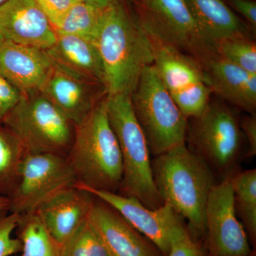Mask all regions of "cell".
<instances>
[{
    "mask_svg": "<svg viewBox=\"0 0 256 256\" xmlns=\"http://www.w3.org/2000/svg\"><path fill=\"white\" fill-rule=\"evenodd\" d=\"M106 95L134 92L146 67L154 62L152 43L138 22L116 0L108 6L95 40Z\"/></svg>",
    "mask_w": 256,
    "mask_h": 256,
    "instance_id": "cell-1",
    "label": "cell"
},
{
    "mask_svg": "<svg viewBox=\"0 0 256 256\" xmlns=\"http://www.w3.org/2000/svg\"><path fill=\"white\" fill-rule=\"evenodd\" d=\"M152 170L163 204H170L188 220V232L195 240L204 237L206 202L217 183L210 168L184 143L154 156Z\"/></svg>",
    "mask_w": 256,
    "mask_h": 256,
    "instance_id": "cell-2",
    "label": "cell"
},
{
    "mask_svg": "<svg viewBox=\"0 0 256 256\" xmlns=\"http://www.w3.org/2000/svg\"><path fill=\"white\" fill-rule=\"evenodd\" d=\"M66 158L79 184L118 193L124 165L117 138L108 118L106 97L76 124Z\"/></svg>",
    "mask_w": 256,
    "mask_h": 256,
    "instance_id": "cell-3",
    "label": "cell"
},
{
    "mask_svg": "<svg viewBox=\"0 0 256 256\" xmlns=\"http://www.w3.org/2000/svg\"><path fill=\"white\" fill-rule=\"evenodd\" d=\"M106 108L124 165L118 193L137 198L150 210L159 208L163 202L154 185L149 146L133 112L130 95H106Z\"/></svg>",
    "mask_w": 256,
    "mask_h": 256,
    "instance_id": "cell-4",
    "label": "cell"
},
{
    "mask_svg": "<svg viewBox=\"0 0 256 256\" xmlns=\"http://www.w3.org/2000/svg\"><path fill=\"white\" fill-rule=\"evenodd\" d=\"M2 126L30 154L67 156L75 132V124L40 92L21 94Z\"/></svg>",
    "mask_w": 256,
    "mask_h": 256,
    "instance_id": "cell-5",
    "label": "cell"
},
{
    "mask_svg": "<svg viewBox=\"0 0 256 256\" xmlns=\"http://www.w3.org/2000/svg\"><path fill=\"white\" fill-rule=\"evenodd\" d=\"M244 140L240 121L224 102L210 100L200 116L188 119L186 146L220 181L235 172Z\"/></svg>",
    "mask_w": 256,
    "mask_h": 256,
    "instance_id": "cell-6",
    "label": "cell"
},
{
    "mask_svg": "<svg viewBox=\"0 0 256 256\" xmlns=\"http://www.w3.org/2000/svg\"><path fill=\"white\" fill-rule=\"evenodd\" d=\"M130 98L151 156L154 158L186 143L188 119L163 85L153 64L143 70Z\"/></svg>",
    "mask_w": 256,
    "mask_h": 256,
    "instance_id": "cell-7",
    "label": "cell"
},
{
    "mask_svg": "<svg viewBox=\"0 0 256 256\" xmlns=\"http://www.w3.org/2000/svg\"><path fill=\"white\" fill-rule=\"evenodd\" d=\"M138 22L150 37L200 63L216 54L215 46L202 33L185 0H134Z\"/></svg>",
    "mask_w": 256,
    "mask_h": 256,
    "instance_id": "cell-8",
    "label": "cell"
},
{
    "mask_svg": "<svg viewBox=\"0 0 256 256\" xmlns=\"http://www.w3.org/2000/svg\"><path fill=\"white\" fill-rule=\"evenodd\" d=\"M150 38L153 66L163 85L186 118L200 116L212 94L201 65L193 57Z\"/></svg>",
    "mask_w": 256,
    "mask_h": 256,
    "instance_id": "cell-9",
    "label": "cell"
},
{
    "mask_svg": "<svg viewBox=\"0 0 256 256\" xmlns=\"http://www.w3.org/2000/svg\"><path fill=\"white\" fill-rule=\"evenodd\" d=\"M78 182L66 156L50 153H26L20 180L10 196V212H34L57 193Z\"/></svg>",
    "mask_w": 256,
    "mask_h": 256,
    "instance_id": "cell-10",
    "label": "cell"
},
{
    "mask_svg": "<svg viewBox=\"0 0 256 256\" xmlns=\"http://www.w3.org/2000/svg\"><path fill=\"white\" fill-rule=\"evenodd\" d=\"M206 246L210 256H249L252 254L244 226L237 218L230 178L216 184L204 213Z\"/></svg>",
    "mask_w": 256,
    "mask_h": 256,
    "instance_id": "cell-11",
    "label": "cell"
},
{
    "mask_svg": "<svg viewBox=\"0 0 256 256\" xmlns=\"http://www.w3.org/2000/svg\"><path fill=\"white\" fill-rule=\"evenodd\" d=\"M76 185L112 207L131 226L150 240L163 256L169 254L175 232L188 225L184 218L168 204L150 210L134 197L94 190L78 183Z\"/></svg>",
    "mask_w": 256,
    "mask_h": 256,
    "instance_id": "cell-12",
    "label": "cell"
},
{
    "mask_svg": "<svg viewBox=\"0 0 256 256\" xmlns=\"http://www.w3.org/2000/svg\"><path fill=\"white\" fill-rule=\"evenodd\" d=\"M0 33L5 40L47 50L56 33L35 0H8L0 6Z\"/></svg>",
    "mask_w": 256,
    "mask_h": 256,
    "instance_id": "cell-13",
    "label": "cell"
},
{
    "mask_svg": "<svg viewBox=\"0 0 256 256\" xmlns=\"http://www.w3.org/2000/svg\"><path fill=\"white\" fill-rule=\"evenodd\" d=\"M52 68L46 50L8 40L0 44V76L21 94L40 92Z\"/></svg>",
    "mask_w": 256,
    "mask_h": 256,
    "instance_id": "cell-14",
    "label": "cell"
},
{
    "mask_svg": "<svg viewBox=\"0 0 256 256\" xmlns=\"http://www.w3.org/2000/svg\"><path fill=\"white\" fill-rule=\"evenodd\" d=\"M96 197L76 184L42 204L36 212L60 246L88 217Z\"/></svg>",
    "mask_w": 256,
    "mask_h": 256,
    "instance_id": "cell-15",
    "label": "cell"
},
{
    "mask_svg": "<svg viewBox=\"0 0 256 256\" xmlns=\"http://www.w3.org/2000/svg\"><path fill=\"white\" fill-rule=\"evenodd\" d=\"M88 220L110 256H158L156 247L152 246L150 240L131 226L112 207L96 197Z\"/></svg>",
    "mask_w": 256,
    "mask_h": 256,
    "instance_id": "cell-16",
    "label": "cell"
},
{
    "mask_svg": "<svg viewBox=\"0 0 256 256\" xmlns=\"http://www.w3.org/2000/svg\"><path fill=\"white\" fill-rule=\"evenodd\" d=\"M212 94L252 114L256 108V76L252 75L216 54L200 62Z\"/></svg>",
    "mask_w": 256,
    "mask_h": 256,
    "instance_id": "cell-17",
    "label": "cell"
},
{
    "mask_svg": "<svg viewBox=\"0 0 256 256\" xmlns=\"http://www.w3.org/2000/svg\"><path fill=\"white\" fill-rule=\"evenodd\" d=\"M94 86H98L76 78L52 64L40 92L76 126L100 100L96 96Z\"/></svg>",
    "mask_w": 256,
    "mask_h": 256,
    "instance_id": "cell-18",
    "label": "cell"
},
{
    "mask_svg": "<svg viewBox=\"0 0 256 256\" xmlns=\"http://www.w3.org/2000/svg\"><path fill=\"white\" fill-rule=\"evenodd\" d=\"M56 36L55 44L46 50L52 64L104 88V68L95 42L74 35L56 34Z\"/></svg>",
    "mask_w": 256,
    "mask_h": 256,
    "instance_id": "cell-19",
    "label": "cell"
},
{
    "mask_svg": "<svg viewBox=\"0 0 256 256\" xmlns=\"http://www.w3.org/2000/svg\"><path fill=\"white\" fill-rule=\"evenodd\" d=\"M197 25L215 46L229 38H250L246 26L222 0H185Z\"/></svg>",
    "mask_w": 256,
    "mask_h": 256,
    "instance_id": "cell-20",
    "label": "cell"
},
{
    "mask_svg": "<svg viewBox=\"0 0 256 256\" xmlns=\"http://www.w3.org/2000/svg\"><path fill=\"white\" fill-rule=\"evenodd\" d=\"M15 232L22 246L18 256H62V246L36 212L20 214Z\"/></svg>",
    "mask_w": 256,
    "mask_h": 256,
    "instance_id": "cell-21",
    "label": "cell"
},
{
    "mask_svg": "<svg viewBox=\"0 0 256 256\" xmlns=\"http://www.w3.org/2000/svg\"><path fill=\"white\" fill-rule=\"evenodd\" d=\"M108 6L77 1L56 26V33L95 42Z\"/></svg>",
    "mask_w": 256,
    "mask_h": 256,
    "instance_id": "cell-22",
    "label": "cell"
},
{
    "mask_svg": "<svg viewBox=\"0 0 256 256\" xmlns=\"http://www.w3.org/2000/svg\"><path fill=\"white\" fill-rule=\"evenodd\" d=\"M236 214L252 242L256 238V170L236 171L229 176Z\"/></svg>",
    "mask_w": 256,
    "mask_h": 256,
    "instance_id": "cell-23",
    "label": "cell"
},
{
    "mask_svg": "<svg viewBox=\"0 0 256 256\" xmlns=\"http://www.w3.org/2000/svg\"><path fill=\"white\" fill-rule=\"evenodd\" d=\"M25 154L18 140L2 126H0V196L10 198L14 192Z\"/></svg>",
    "mask_w": 256,
    "mask_h": 256,
    "instance_id": "cell-24",
    "label": "cell"
},
{
    "mask_svg": "<svg viewBox=\"0 0 256 256\" xmlns=\"http://www.w3.org/2000/svg\"><path fill=\"white\" fill-rule=\"evenodd\" d=\"M62 256H110L88 217L62 246Z\"/></svg>",
    "mask_w": 256,
    "mask_h": 256,
    "instance_id": "cell-25",
    "label": "cell"
},
{
    "mask_svg": "<svg viewBox=\"0 0 256 256\" xmlns=\"http://www.w3.org/2000/svg\"><path fill=\"white\" fill-rule=\"evenodd\" d=\"M216 54L252 75L256 76V44L250 38L223 40L216 44Z\"/></svg>",
    "mask_w": 256,
    "mask_h": 256,
    "instance_id": "cell-26",
    "label": "cell"
},
{
    "mask_svg": "<svg viewBox=\"0 0 256 256\" xmlns=\"http://www.w3.org/2000/svg\"><path fill=\"white\" fill-rule=\"evenodd\" d=\"M20 214L12 212L0 214V256H12L21 252L22 242L12 236Z\"/></svg>",
    "mask_w": 256,
    "mask_h": 256,
    "instance_id": "cell-27",
    "label": "cell"
},
{
    "mask_svg": "<svg viewBox=\"0 0 256 256\" xmlns=\"http://www.w3.org/2000/svg\"><path fill=\"white\" fill-rule=\"evenodd\" d=\"M168 256H204L201 246L192 238L188 225L175 232Z\"/></svg>",
    "mask_w": 256,
    "mask_h": 256,
    "instance_id": "cell-28",
    "label": "cell"
},
{
    "mask_svg": "<svg viewBox=\"0 0 256 256\" xmlns=\"http://www.w3.org/2000/svg\"><path fill=\"white\" fill-rule=\"evenodd\" d=\"M35 2L54 28L77 0H35Z\"/></svg>",
    "mask_w": 256,
    "mask_h": 256,
    "instance_id": "cell-29",
    "label": "cell"
},
{
    "mask_svg": "<svg viewBox=\"0 0 256 256\" xmlns=\"http://www.w3.org/2000/svg\"><path fill=\"white\" fill-rule=\"evenodd\" d=\"M21 92L0 76V126L6 114L20 100Z\"/></svg>",
    "mask_w": 256,
    "mask_h": 256,
    "instance_id": "cell-30",
    "label": "cell"
},
{
    "mask_svg": "<svg viewBox=\"0 0 256 256\" xmlns=\"http://www.w3.org/2000/svg\"><path fill=\"white\" fill-rule=\"evenodd\" d=\"M244 140H246L248 150L246 156L252 158L256 154V116L255 112L245 116L240 121Z\"/></svg>",
    "mask_w": 256,
    "mask_h": 256,
    "instance_id": "cell-31",
    "label": "cell"
},
{
    "mask_svg": "<svg viewBox=\"0 0 256 256\" xmlns=\"http://www.w3.org/2000/svg\"><path fill=\"white\" fill-rule=\"evenodd\" d=\"M230 4L248 22L252 28H256V4L252 0H230Z\"/></svg>",
    "mask_w": 256,
    "mask_h": 256,
    "instance_id": "cell-32",
    "label": "cell"
},
{
    "mask_svg": "<svg viewBox=\"0 0 256 256\" xmlns=\"http://www.w3.org/2000/svg\"><path fill=\"white\" fill-rule=\"evenodd\" d=\"M10 201L6 196H0V214L10 212Z\"/></svg>",
    "mask_w": 256,
    "mask_h": 256,
    "instance_id": "cell-33",
    "label": "cell"
},
{
    "mask_svg": "<svg viewBox=\"0 0 256 256\" xmlns=\"http://www.w3.org/2000/svg\"><path fill=\"white\" fill-rule=\"evenodd\" d=\"M77 1L86 2L94 3L100 6H108L114 2L116 0H77Z\"/></svg>",
    "mask_w": 256,
    "mask_h": 256,
    "instance_id": "cell-34",
    "label": "cell"
},
{
    "mask_svg": "<svg viewBox=\"0 0 256 256\" xmlns=\"http://www.w3.org/2000/svg\"><path fill=\"white\" fill-rule=\"evenodd\" d=\"M4 38L3 37L2 35V34L0 33V44H1L4 41Z\"/></svg>",
    "mask_w": 256,
    "mask_h": 256,
    "instance_id": "cell-35",
    "label": "cell"
},
{
    "mask_svg": "<svg viewBox=\"0 0 256 256\" xmlns=\"http://www.w3.org/2000/svg\"><path fill=\"white\" fill-rule=\"evenodd\" d=\"M8 1V0H0V6H1L2 4H4L5 2Z\"/></svg>",
    "mask_w": 256,
    "mask_h": 256,
    "instance_id": "cell-36",
    "label": "cell"
},
{
    "mask_svg": "<svg viewBox=\"0 0 256 256\" xmlns=\"http://www.w3.org/2000/svg\"><path fill=\"white\" fill-rule=\"evenodd\" d=\"M254 256V254H250V256Z\"/></svg>",
    "mask_w": 256,
    "mask_h": 256,
    "instance_id": "cell-37",
    "label": "cell"
}]
</instances>
